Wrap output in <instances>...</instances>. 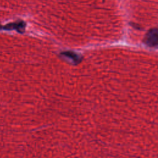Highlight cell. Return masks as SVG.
I'll return each instance as SVG.
<instances>
[{"label": "cell", "instance_id": "obj_1", "mask_svg": "<svg viewBox=\"0 0 158 158\" xmlns=\"http://www.w3.org/2000/svg\"><path fill=\"white\" fill-rule=\"evenodd\" d=\"M143 42L150 47L158 45V29L152 28L149 30L146 34Z\"/></svg>", "mask_w": 158, "mask_h": 158}, {"label": "cell", "instance_id": "obj_2", "mask_svg": "<svg viewBox=\"0 0 158 158\" xmlns=\"http://www.w3.org/2000/svg\"><path fill=\"white\" fill-rule=\"evenodd\" d=\"M26 23L23 21H18L15 22L14 23H8L7 25L5 26H1L0 25V29L6 30H15L19 33H23L25 31Z\"/></svg>", "mask_w": 158, "mask_h": 158}, {"label": "cell", "instance_id": "obj_3", "mask_svg": "<svg viewBox=\"0 0 158 158\" xmlns=\"http://www.w3.org/2000/svg\"><path fill=\"white\" fill-rule=\"evenodd\" d=\"M60 55L62 57L66 58L72 61V63L75 65L79 64L82 60V57L73 51H64L61 52Z\"/></svg>", "mask_w": 158, "mask_h": 158}]
</instances>
